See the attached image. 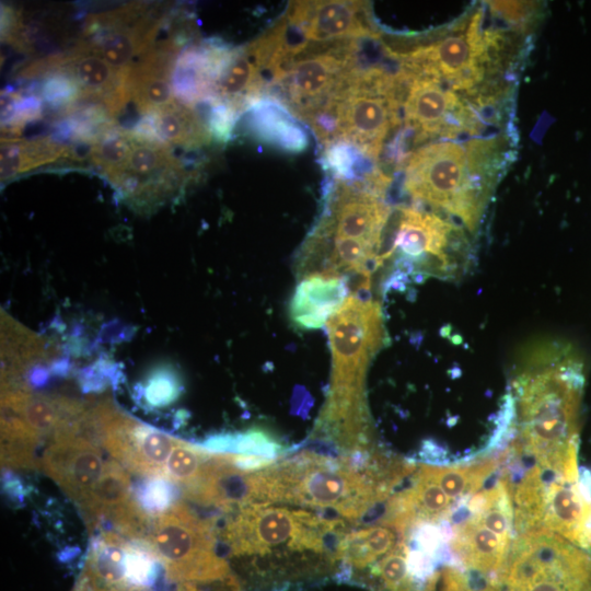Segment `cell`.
Instances as JSON below:
<instances>
[{
    "label": "cell",
    "instance_id": "cell-1",
    "mask_svg": "<svg viewBox=\"0 0 591 591\" xmlns=\"http://www.w3.org/2000/svg\"><path fill=\"white\" fill-rule=\"evenodd\" d=\"M583 363L568 346H541L512 378L513 421L503 459L578 478Z\"/></svg>",
    "mask_w": 591,
    "mask_h": 591
},
{
    "label": "cell",
    "instance_id": "cell-2",
    "mask_svg": "<svg viewBox=\"0 0 591 591\" xmlns=\"http://www.w3.org/2000/svg\"><path fill=\"white\" fill-rule=\"evenodd\" d=\"M383 449L358 468L338 457L304 450L257 472L260 503H290L333 511L358 526L368 522L415 471Z\"/></svg>",
    "mask_w": 591,
    "mask_h": 591
},
{
    "label": "cell",
    "instance_id": "cell-3",
    "mask_svg": "<svg viewBox=\"0 0 591 591\" xmlns=\"http://www.w3.org/2000/svg\"><path fill=\"white\" fill-rule=\"evenodd\" d=\"M348 530L340 518L252 503L230 517L220 534L230 556L253 557V568L278 582L337 568V547Z\"/></svg>",
    "mask_w": 591,
    "mask_h": 591
},
{
    "label": "cell",
    "instance_id": "cell-4",
    "mask_svg": "<svg viewBox=\"0 0 591 591\" xmlns=\"http://www.w3.org/2000/svg\"><path fill=\"white\" fill-rule=\"evenodd\" d=\"M408 83L403 68L392 73L381 66L364 67L358 61L308 125L324 148L345 142L374 161L392 127L399 124L403 92Z\"/></svg>",
    "mask_w": 591,
    "mask_h": 591
},
{
    "label": "cell",
    "instance_id": "cell-5",
    "mask_svg": "<svg viewBox=\"0 0 591 591\" xmlns=\"http://www.w3.org/2000/svg\"><path fill=\"white\" fill-rule=\"evenodd\" d=\"M332 373L324 413L337 418L368 416L364 378L386 339L381 306L371 297L351 293L326 323Z\"/></svg>",
    "mask_w": 591,
    "mask_h": 591
},
{
    "label": "cell",
    "instance_id": "cell-6",
    "mask_svg": "<svg viewBox=\"0 0 591 591\" xmlns=\"http://www.w3.org/2000/svg\"><path fill=\"white\" fill-rule=\"evenodd\" d=\"M449 529L450 564L495 580L515 537L512 502L500 470L454 511Z\"/></svg>",
    "mask_w": 591,
    "mask_h": 591
},
{
    "label": "cell",
    "instance_id": "cell-7",
    "mask_svg": "<svg viewBox=\"0 0 591 591\" xmlns=\"http://www.w3.org/2000/svg\"><path fill=\"white\" fill-rule=\"evenodd\" d=\"M403 187L416 201L439 209L474 230L489 195V187L471 174L467 154L455 142H437L410 153Z\"/></svg>",
    "mask_w": 591,
    "mask_h": 591
},
{
    "label": "cell",
    "instance_id": "cell-8",
    "mask_svg": "<svg viewBox=\"0 0 591 591\" xmlns=\"http://www.w3.org/2000/svg\"><path fill=\"white\" fill-rule=\"evenodd\" d=\"M491 591H591V551L545 530L518 533Z\"/></svg>",
    "mask_w": 591,
    "mask_h": 591
},
{
    "label": "cell",
    "instance_id": "cell-9",
    "mask_svg": "<svg viewBox=\"0 0 591 591\" xmlns=\"http://www.w3.org/2000/svg\"><path fill=\"white\" fill-rule=\"evenodd\" d=\"M146 541L172 582H227L233 578L217 552L216 520L198 515L183 501L154 518Z\"/></svg>",
    "mask_w": 591,
    "mask_h": 591
},
{
    "label": "cell",
    "instance_id": "cell-10",
    "mask_svg": "<svg viewBox=\"0 0 591 591\" xmlns=\"http://www.w3.org/2000/svg\"><path fill=\"white\" fill-rule=\"evenodd\" d=\"M359 40L309 43L275 73L265 97L306 124L327 104L358 63Z\"/></svg>",
    "mask_w": 591,
    "mask_h": 591
},
{
    "label": "cell",
    "instance_id": "cell-11",
    "mask_svg": "<svg viewBox=\"0 0 591 591\" xmlns=\"http://www.w3.org/2000/svg\"><path fill=\"white\" fill-rule=\"evenodd\" d=\"M498 453L457 465L417 464L394 494L396 506L414 522L449 524L454 511L499 472Z\"/></svg>",
    "mask_w": 591,
    "mask_h": 591
},
{
    "label": "cell",
    "instance_id": "cell-12",
    "mask_svg": "<svg viewBox=\"0 0 591 591\" xmlns=\"http://www.w3.org/2000/svg\"><path fill=\"white\" fill-rule=\"evenodd\" d=\"M391 253L398 254V277L454 279L468 268L462 232L443 218L414 207L399 208Z\"/></svg>",
    "mask_w": 591,
    "mask_h": 591
},
{
    "label": "cell",
    "instance_id": "cell-13",
    "mask_svg": "<svg viewBox=\"0 0 591 591\" xmlns=\"http://www.w3.org/2000/svg\"><path fill=\"white\" fill-rule=\"evenodd\" d=\"M329 188L326 205L313 231L329 237L360 241L376 250L381 260L383 232L392 212L383 200V194L362 182L335 179Z\"/></svg>",
    "mask_w": 591,
    "mask_h": 591
},
{
    "label": "cell",
    "instance_id": "cell-14",
    "mask_svg": "<svg viewBox=\"0 0 591 591\" xmlns=\"http://www.w3.org/2000/svg\"><path fill=\"white\" fill-rule=\"evenodd\" d=\"M416 76L445 81L452 89L468 90L483 79L488 50L482 35L468 28L465 35H450L428 46L399 55Z\"/></svg>",
    "mask_w": 591,
    "mask_h": 591
},
{
    "label": "cell",
    "instance_id": "cell-15",
    "mask_svg": "<svg viewBox=\"0 0 591 591\" xmlns=\"http://www.w3.org/2000/svg\"><path fill=\"white\" fill-rule=\"evenodd\" d=\"M290 28L306 43L376 39L369 4L363 1H296L286 11Z\"/></svg>",
    "mask_w": 591,
    "mask_h": 591
},
{
    "label": "cell",
    "instance_id": "cell-16",
    "mask_svg": "<svg viewBox=\"0 0 591 591\" xmlns=\"http://www.w3.org/2000/svg\"><path fill=\"white\" fill-rule=\"evenodd\" d=\"M106 462L99 445L57 432L39 459V467L79 505L101 478Z\"/></svg>",
    "mask_w": 591,
    "mask_h": 591
},
{
    "label": "cell",
    "instance_id": "cell-17",
    "mask_svg": "<svg viewBox=\"0 0 591 591\" xmlns=\"http://www.w3.org/2000/svg\"><path fill=\"white\" fill-rule=\"evenodd\" d=\"M461 102L436 78L414 74L403 103L407 127L416 131V140L442 134L453 137L457 129Z\"/></svg>",
    "mask_w": 591,
    "mask_h": 591
},
{
    "label": "cell",
    "instance_id": "cell-18",
    "mask_svg": "<svg viewBox=\"0 0 591 591\" xmlns=\"http://www.w3.org/2000/svg\"><path fill=\"white\" fill-rule=\"evenodd\" d=\"M348 279L322 271L300 278L289 302V317L299 329H318L326 325L349 297Z\"/></svg>",
    "mask_w": 591,
    "mask_h": 591
},
{
    "label": "cell",
    "instance_id": "cell-19",
    "mask_svg": "<svg viewBox=\"0 0 591 591\" xmlns=\"http://www.w3.org/2000/svg\"><path fill=\"white\" fill-rule=\"evenodd\" d=\"M46 356L39 337L1 313V386L25 384L23 375Z\"/></svg>",
    "mask_w": 591,
    "mask_h": 591
},
{
    "label": "cell",
    "instance_id": "cell-20",
    "mask_svg": "<svg viewBox=\"0 0 591 591\" xmlns=\"http://www.w3.org/2000/svg\"><path fill=\"white\" fill-rule=\"evenodd\" d=\"M248 125L258 138L287 152L306 149L309 137L298 119L279 102L263 97L248 109Z\"/></svg>",
    "mask_w": 591,
    "mask_h": 591
},
{
    "label": "cell",
    "instance_id": "cell-21",
    "mask_svg": "<svg viewBox=\"0 0 591 591\" xmlns=\"http://www.w3.org/2000/svg\"><path fill=\"white\" fill-rule=\"evenodd\" d=\"M132 497L129 475L121 464L112 460L106 462L99 482L77 506L81 508L86 526L92 532L100 520Z\"/></svg>",
    "mask_w": 591,
    "mask_h": 591
},
{
    "label": "cell",
    "instance_id": "cell-22",
    "mask_svg": "<svg viewBox=\"0 0 591 591\" xmlns=\"http://www.w3.org/2000/svg\"><path fill=\"white\" fill-rule=\"evenodd\" d=\"M150 115L154 137L165 146H198L207 141L211 132L199 116L181 102H174Z\"/></svg>",
    "mask_w": 591,
    "mask_h": 591
},
{
    "label": "cell",
    "instance_id": "cell-23",
    "mask_svg": "<svg viewBox=\"0 0 591 591\" xmlns=\"http://www.w3.org/2000/svg\"><path fill=\"white\" fill-rule=\"evenodd\" d=\"M212 453L199 444H192L177 439L165 465V477L184 487L196 483Z\"/></svg>",
    "mask_w": 591,
    "mask_h": 591
},
{
    "label": "cell",
    "instance_id": "cell-24",
    "mask_svg": "<svg viewBox=\"0 0 591 591\" xmlns=\"http://www.w3.org/2000/svg\"><path fill=\"white\" fill-rule=\"evenodd\" d=\"M181 493L177 483L162 476L146 477L132 489L139 506L152 518L167 511L178 501Z\"/></svg>",
    "mask_w": 591,
    "mask_h": 591
},
{
    "label": "cell",
    "instance_id": "cell-25",
    "mask_svg": "<svg viewBox=\"0 0 591 591\" xmlns=\"http://www.w3.org/2000/svg\"><path fill=\"white\" fill-rule=\"evenodd\" d=\"M134 134L118 130L105 134L92 149L93 161L113 178L124 169L131 151Z\"/></svg>",
    "mask_w": 591,
    "mask_h": 591
},
{
    "label": "cell",
    "instance_id": "cell-26",
    "mask_svg": "<svg viewBox=\"0 0 591 591\" xmlns=\"http://www.w3.org/2000/svg\"><path fill=\"white\" fill-rule=\"evenodd\" d=\"M285 452L278 438L263 428H250L243 432H232L230 454H243L277 460Z\"/></svg>",
    "mask_w": 591,
    "mask_h": 591
},
{
    "label": "cell",
    "instance_id": "cell-27",
    "mask_svg": "<svg viewBox=\"0 0 591 591\" xmlns=\"http://www.w3.org/2000/svg\"><path fill=\"white\" fill-rule=\"evenodd\" d=\"M181 392L178 379L169 371L151 374L143 387V397L151 407H163L174 402Z\"/></svg>",
    "mask_w": 591,
    "mask_h": 591
},
{
    "label": "cell",
    "instance_id": "cell-28",
    "mask_svg": "<svg viewBox=\"0 0 591 591\" xmlns=\"http://www.w3.org/2000/svg\"><path fill=\"white\" fill-rule=\"evenodd\" d=\"M439 591H491L490 581L448 564L443 567Z\"/></svg>",
    "mask_w": 591,
    "mask_h": 591
},
{
    "label": "cell",
    "instance_id": "cell-29",
    "mask_svg": "<svg viewBox=\"0 0 591 591\" xmlns=\"http://www.w3.org/2000/svg\"><path fill=\"white\" fill-rule=\"evenodd\" d=\"M2 488L4 494L14 502L21 505L25 498L22 480L11 472L2 474Z\"/></svg>",
    "mask_w": 591,
    "mask_h": 591
}]
</instances>
